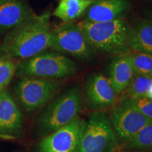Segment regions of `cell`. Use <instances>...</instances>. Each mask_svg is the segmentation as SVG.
Masks as SVG:
<instances>
[{"label": "cell", "instance_id": "obj_6", "mask_svg": "<svg viewBox=\"0 0 152 152\" xmlns=\"http://www.w3.org/2000/svg\"><path fill=\"white\" fill-rule=\"evenodd\" d=\"M50 48L85 63H92L96 57L79 25L74 22H64L52 30Z\"/></svg>", "mask_w": 152, "mask_h": 152}, {"label": "cell", "instance_id": "obj_17", "mask_svg": "<svg viewBox=\"0 0 152 152\" xmlns=\"http://www.w3.org/2000/svg\"><path fill=\"white\" fill-rule=\"evenodd\" d=\"M122 149L149 151L152 150V122L144 127Z\"/></svg>", "mask_w": 152, "mask_h": 152}, {"label": "cell", "instance_id": "obj_12", "mask_svg": "<svg viewBox=\"0 0 152 152\" xmlns=\"http://www.w3.org/2000/svg\"><path fill=\"white\" fill-rule=\"evenodd\" d=\"M23 130L21 111L6 90L0 92V135L18 137Z\"/></svg>", "mask_w": 152, "mask_h": 152}, {"label": "cell", "instance_id": "obj_27", "mask_svg": "<svg viewBox=\"0 0 152 152\" xmlns=\"http://www.w3.org/2000/svg\"><path fill=\"white\" fill-rule=\"evenodd\" d=\"M149 152H152V150H151V151H149Z\"/></svg>", "mask_w": 152, "mask_h": 152}, {"label": "cell", "instance_id": "obj_13", "mask_svg": "<svg viewBox=\"0 0 152 152\" xmlns=\"http://www.w3.org/2000/svg\"><path fill=\"white\" fill-rule=\"evenodd\" d=\"M36 16L29 6L19 0L0 4V31L14 30Z\"/></svg>", "mask_w": 152, "mask_h": 152}, {"label": "cell", "instance_id": "obj_4", "mask_svg": "<svg viewBox=\"0 0 152 152\" xmlns=\"http://www.w3.org/2000/svg\"><path fill=\"white\" fill-rule=\"evenodd\" d=\"M79 66L66 55L56 51L42 52L17 64L16 74L20 77L55 80L73 77Z\"/></svg>", "mask_w": 152, "mask_h": 152}, {"label": "cell", "instance_id": "obj_5", "mask_svg": "<svg viewBox=\"0 0 152 152\" xmlns=\"http://www.w3.org/2000/svg\"><path fill=\"white\" fill-rule=\"evenodd\" d=\"M118 147L107 111L92 112L76 152H115Z\"/></svg>", "mask_w": 152, "mask_h": 152}, {"label": "cell", "instance_id": "obj_11", "mask_svg": "<svg viewBox=\"0 0 152 152\" xmlns=\"http://www.w3.org/2000/svg\"><path fill=\"white\" fill-rule=\"evenodd\" d=\"M130 9V0H96L83 16L87 22H109L124 19Z\"/></svg>", "mask_w": 152, "mask_h": 152}, {"label": "cell", "instance_id": "obj_21", "mask_svg": "<svg viewBox=\"0 0 152 152\" xmlns=\"http://www.w3.org/2000/svg\"><path fill=\"white\" fill-rule=\"evenodd\" d=\"M17 65L7 58L0 60V92L7 87L16 73Z\"/></svg>", "mask_w": 152, "mask_h": 152}, {"label": "cell", "instance_id": "obj_20", "mask_svg": "<svg viewBox=\"0 0 152 152\" xmlns=\"http://www.w3.org/2000/svg\"><path fill=\"white\" fill-rule=\"evenodd\" d=\"M123 103L132 106L152 121V99L148 97L123 98Z\"/></svg>", "mask_w": 152, "mask_h": 152}, {"label": "cell", "instance_id": "obj_10", "mask_svg": "<svg viewBox=\"0 0 152 152\" xmlns=\"http://www.w3.org/2000/svg\"><path fill=\"white\" fill-rule=\"evenodd\" d=\"M83 103L92 112L106 111L116 104L118 95L107 77L100 73H91L85 80Z\"/></svg>", "mask_w": 152, "mask_h": 152}, {"label": "cell", "instance_id": "obj_22", "mask_svg": "<svg viewBox=\"0 0 152 152\" xmlns=\"http://www.w3.org/2000/svg\"><path fill=\"white\" fill-rule=\"evenodd\" d=\"M115 152H149L145 151H139V150H130V149H124L120 150V151H116Z\"/></svg>", "mask_w": 152, "mask_h": 152}, {"label": "cell", "instance_id": "obj_8", "mask_svg": "<svg viewBox=\"0 0 152 152\" xmlns=\"http://www.w3.org/2000/svg\"><path fill=\"white\" fill-rule=\"evenodd\" d=\"M109 116L119 147L128 142L144 127L152 122L137 110L121 101L111 108Z\"/></svg>", "mask_w": 152, "mask_h": 152}, {"label": "cell", "instance_id": "obj_18", "mask_svg": "<svg viewBox=\"0 0 152 152\" xmlns=\"http://www.w3.org/2000/svg\"><path fill=\"white\" fill-rule=\"evenodd\" d=\"M152 85V77L134 73L130 85L124 91L123 98L147 97V94Z\"/></svg>", "mask_w": 152, "mask_h": 152}, {"label": "cell", "instance_id": "obj_19", "mask_svg": "<svg viewBox=\"0 0 152 152\" xmlns=\"http://www.w3.org/2000/svg\"><path fill=\"white\" fill-rule=\"evenodd\" d=\"M134 73L152 77V56L143 52H130L127 54Z\"/></svg>", "mask_w": 152, "mask_h": 152}, {"label": "cell", "instance_id": "obj_9", "mask_svg": "<svg viewBox=\"0 0 152 152\" xmlns=\"http://www.w3.org/2000/svg\"><path fill=\"white\" fill-rule=\"evenodd\" d=\"M87 121L78 117L69 124L44 137L35 146V152H76Z\"/></svg>", "mask_w": 152, "mask_h": 152}, {"label": "cell", "instance_id": "obj_15", "mask_svg": "<svg viewBox=\"0 0 152 152\" xmlns=\"http://www.w3.org/2000/svg\"><path fill=\"white\" fill-rule=\"evenodd\" d=\"M130 26V47L132 52L152 56V23L147 18H136Z\"/></svg>", "mask_w": 152, "mask_h": 152}, {"label": "cell", "instance_id": "obj_14", "mask_svg": "<svg viewBox=\"0 0 152 152\" xmlns=\"http://www.w3.org/2000/svg\"><path fill=\"white\" fill-rule=\"evenodd\" d=\"M134 75L127 54L114 56L108 66V79L118 96L124 92Z\"/></svg>", "mask_w": 152, "mask_h": 152}, {"label": "cell", "instance_id": "obj_23", "mask_svg": "<svg viewBox=\"0 0 152 152\" xmlns=\"http://www.w3.org/2000/svg\"><path fill=\"white\" fill-rule=\"evenodd\" d=\"M147 20H149L150 22L152 23V9H150L147 11Z\"/></svg>", "mask_w": 152, "mask_h": 152}, {"label": "cell", "instance_id": "obj_3", "mask_svg": "<svg viewBox=\"0 0 152 152\" xmlns=\"http://www.w3.org/2000/svg\"><path fill=\"white\" fill-rule=\"evenodd\" d=\"M94 52L113 56L132 52L130 47L131 26L124 19L109 22L77 23Z\"/></svg>", "mask_w": 152, "mask_h": 152}, {"label": "cell", "instance_id": "obj_24", "mask_svg": "<svg viewBox=\"0 0 152 152\" xmlns=\"http://www.w3.org/2000/svg\"><path fill=\"white\" fill-rule=\"evenodd\" d=\"M147 97L152 99V85H151V87H150L149 91H148L147 94Z\"/></svg>", "mask_w": 152, "mask_h": 152}, {"label": "cell", "instance_id": "obj_25", "mask_svg": "<svg viewBox=\"0 0 152 152\" xmlns=\"http://www.w3.org/2000/svg\"><path fill=\"white\" fill-rule=\"evenodd\" d=\"M6 1H7V0H0V4H3L4 2H5Z\"/></svg>", "mask_w": 152, "mask_h": 152}, {"label": "cell", "instance_id": "obj_1", "mask_svg": "<svg viewBox=\"0 0 152 152\" xmlns=\"http://www.w3.org/2000/svg\"><path fill=\"white\" fill-rule=\"evenodd\" d=\"M50 16L46 11L11 30L0 46V52L7 58L25 60L50 48Z\"/></svg>", "mask_w": 152, "mask_h": 152}, {"label": "cell", "instance_id": "obj_2", "mask_svg": "<svg viewBox=\"0 0 152 152\" xmlns=\"http://www.w3.org/2000/svg\"><path fill=\"white\" fill-rule=\"evenodd\" d=\"M83 105L80 85L68 87L49 102L34 123V132L42 139L79 117Z\"/></svg>", "mask_w": 152, "mask_h": 152}, {"label": "cell", "instance_id": "obj_26", "mask_svg": "<svg viewBox=\"0 0 152 152\" xmlns=\"http://www.w3.org/2000/svg\"><path fill=\"white\" fill-rule=\"evenodd\" d=\"M7 58V57H6V56H0V60L3 59V58Z\"/></svg>", "mask_w": 152, "mask_h": 152}, {"label": "cell", "instance_id": "obj_16", "mask_svg": "<svg viewBox=\"0 0 152 152\" xmlns=\"http://www.w3.org/2000/svg\"><path fill=\"white\" fill-rule=\"evenodd\" d=\"M96 0H61L54 9L53 16L64 22H73L83 16L87 9Z\"/></svg>", "mask_w": 152, "mask_h": 152}, {"label": "cell", "instance_id": "obj_7", "mask_svg": "<svg viewBox=\"0 0 152 152\" xmlns=\"http://www.w3.org/2000/svg\"><path fill=\"white\" fill-rule=\"evenodd\" d=\"M61 83L55 80L21 77L14 86L16 100L26 112L43 108L58 94Z\"/></svg>", "mask_w": 152, "mask_h": 152}]
</instances>
